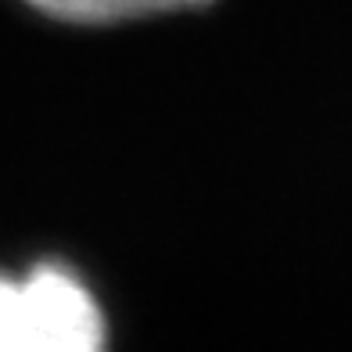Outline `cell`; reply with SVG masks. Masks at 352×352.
Listing matches in <instances>:
<instances>
[{
    "instance_id": "6da1fadb",
    "label": "cell",
    "mask_w": 352,
    "mask_h": 352,
    "mask_svg": "<svg viewBox=\"0 0 352 352\" xmlns=\"http://www.w3.org/2000/svg\"><path fill=\"white\" fill-rule=\"evenodd\" d=\"M104 320L72 270L36 266L25 280L0 277V352H94Z\"/></svg>"
},
{
    "instance_id": "7a4b0ae2",
    "label": "cell",
    "mask_w": 352,
    "mask_h": 352,
    "mask_svg": "<svg viewBox=\"0 0 352 352\" xmlns=\"http://www.w3.org/2000/svg\"><path fill=\"white\" fill-rule=\"evenodd\" d=\"M36 11L51 14L61 22H122V19H144V14H162L180 8H201L209 0H29Z\"/></svg>"
}]
</instances>
